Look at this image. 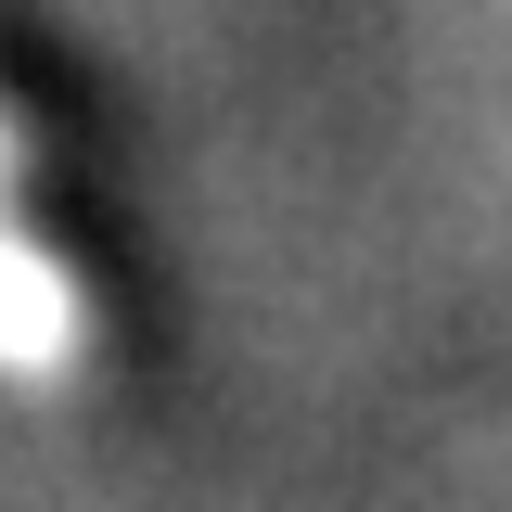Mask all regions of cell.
<instances>
[{
  "instance_id": "obj_1",
  "label": "cell",
  "mask_w": 512,
  "mask_h": 512,
  "mask_svg": "<svg viewBox=\"0 0 512 512\" xmlns=\"http://www.w3.org/2000/svg\"><path fill=\"white\" fill-rule=\"evenodd\" d=\"M77 359V282H64V256L13 218V116H0V372L39 384Z\"/></svg>"
}]
</instances>
